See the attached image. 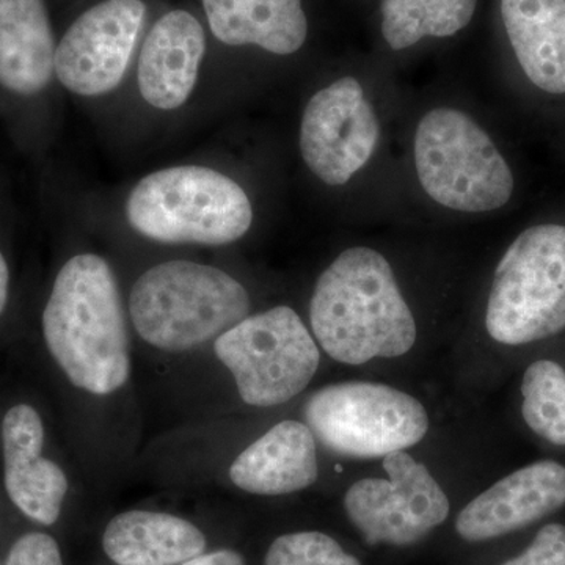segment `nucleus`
Returning a JSON list of instances; mask_svg holds the SVG:
<instances>
[{
	"label": "nucleus",
	"mask_w": 565,
	"mask_h": 565,
	"mask_svg": "<svg viewBox=\"0 0 565 565\" xmlns=\"http://www.w3.org/2000/svg\"><path fill=\"white\" fill-rule=\"evenodd\" d=\"M41 333L52 362L82 392L107 396L128 382V323L103 256L81 253L63 264L41 315Z\"/></svg>",
	"instance_id": "obj_1"
},
{
	"label": "nucleus",
	"mask_w": 565,
	"mask_h": 565,
	"mask_svg": "<svg viewBox=\"0 0 565 565\" xmlns=\"http://www.w3.org/2000/svg\"><path fill=\"white\" fill-rule=\"evenodd\" d=\"M310 322L319 348L352 366L403 356L418 337L392 264L370 247L348 248L323 270Z\"/></svg>",
	"instance_id": "obj_2"
},
{
	"label": "nucleus",
	"mask_w": 565,
	"mask_h": 565,
	"mask_svg": "<svg viewBox=\"0 0 565 565\" xmlns=\"http://www.w3.org/2000/svg\"><path fill=\"white\" fill-rule=\"evenodd\" d=\"M243 282L214 266L193 262L156 264L129 292V318L145 343L185 352L217 340L250 315Z\"/></svg>",
	"instance_id": "obj_3"
},
{
	"label": "nucleus",
	"mask_w": 565,
	"mask_h": 565,
	"mask_svg": "<svg viewBox=\"0 0 565 565\" xmlns=\"http://www.w3.org/2000/svg\"><path fill=\"white\" fill-rule=\"evenodd\" d=\"M134 232L162 244L226 245L247 234L250 199L232 178L202 166L147 174L126 202Z\"/></svg>",
	"instance_id": "obj_4"
},
{
	"label": "nucleus",
	"mask_w": 565,
	"mask_h": 565,
	"mask_svg": "<svg viewBox=\"0 0 565 565\" xmlns=\"http://www.w3.org/2000/svg\"><path fill=\"white\" fill-rule=\"evenodd\" d=\"M415 169L435 203L459 212L500 210L515 181L489 134L462 110L427 111L415 134Z\"/></svg>",
	"instance_id": "obj_5"
},
{
	"label": "nucleus",
	"mask_w": 565,
	"mask_h": 565,
	"mask_svg": "<svg viewBox=\"0 0 565 565\" xmlns=\"http://www.w3.org/2000/svg\"><path fill=\"white\" fill-rule=\"evenodd\" d=\"M497 343L525 345L565 330V226L537 225L509 245L486 310Z\"/></svg>",
	"instance_id": "obj_6"
},
{
	"label": "nucleus",
	"mask_w": 565,
	"mask_h": 565,
	"mask_svg": "<svg viewBox=\"0 0 565 565\" xmlns=\"http://www.w3.org/2000/svg\"><path fill=\"white\" fill-rule=\"evenodd\" d=\"M305 422L329 451L375 459L405 451L429 433V415L416 397L375 382H341L308 397Z\"/></svg>",
	"instance_id": "obj_7"
},
{
	"label": "nucleus",
	"mask_w": 565,
	"mask_h": 565,
	"mask_svg": "<svg viewBox=\"0 0 565 565\" xmlns=\"http://www.w3.org/2000/svg\"><path fill=\"white\" fill-rule=\"evenodd\" d=\"M214 351L232 373L237 393L253 407L294 399L318 373L321 352L292 308L248 315L214 341Z\"/></svg>",
	"instance_id": "obj_8"
},
{
	"label": "nucleus",
	"mask_w": 565,
	"mask_h": 565,
	"mask_svg": "<svg viewBox=\"0 0 565 565\" xmlns=\"http://www.w3.org/2000/svg\"><path fill=\"white\" fill-rule=\"evenodd\" d=\"M384 470L388 479L364 478L351 486L345 514L367 544H418L448 519V497L429 468L408 452L385 456Z\"/></svg>",
	"instance_id": "obj_9"
},
{
	"label": "nucleus",
	"mask_w": 565,
	"mask_h": 565,
	"mask_svg": "<svg viewBox=\"0 0 565 565\" xmlns=\"http://www.w3.org/2000/svg\"><path fill=\"white\" fill-rule=\"evenodd\" d=\"M381 125L362 84L345 76L316 93L300 121V154L323 184L344 185L373 158Z\"/></svg>",
	"instance_id": "obj_10"
},
{
	"label": "nucleus",
	"mask_w": 565,
	"mask_h": 565,
	"mask_svg": "<svg viewBox=\"0 0 565 565\" xmlns=\"http://www.w3.org/2000/svg\"><path fill=\"white\" fill-rule=\"evenodd\" d=\"M141 0H104L71 24L55 52V76L74 95H106L121 84L143 25Z\"/></svg>",
	"instance_id": "obj_11"
},
{
	"label": "nucleus",
	"mask_w": 565,
	"mask_h": 565,
	"mask_svg": "<svg viewBox=\"0 0 565 565\" xmlns=\"http://www.w3.org/2000/svg\"><path fill=\"white\" fill-rule=\"evenodd\" d=\"M46 423L31 403L11 404L0 418L3 490L10 503L41 526L61 519L70 482L46 455Z\"/></svg>",
	"instance_id": "obj_12"
},
{
	"label": "nucleus",
	"mask_w": 565,
	"mask_h": 565,
	"mask_svg": "<svg viewBox=\"0 0 565 565\" xmlns=\"http://www.w3.org/2000/svg\"><path fill=\"white\" fill-rule=\"evenodd\" d=\"M564 505V465L541 460L478 494L457 515L456 531L467 542L490 541L533 525Z\"/></svg>",
	"instance_id": "obj_13"
},
{
	"label": "nucleus",
	"mask_w": 565,
	"mask_h": 565,
	"mask_svg": "<svg viewBox=\"0 0 565 565\" xmlns=\"http://www.w3.org/2000/svg\"><path fill=\"white\" fill-rule=\"evenodd\" d=\"M206 51L200 21L184 10L163 14L141 46L137 82L141 98L159 110H177L191 98Z\"/></svg>",
	"instance_id": "obj_14"
},
{
	"label": "nucleus",
	"mask_w": 565,
	"mask_h": 565,
	"mask_svg": "<svg viewBox=\"0 0 565 565\" xmlns=\"http://www.w3.org/2000/svg\"><path fill=\"white\" fill-rule=\"evenodd\" d=\"M316 437L307 424L285 419L245 448L230 468L237 489L263 497L300 492L318 481Z\"/></svg>",
	"instance_id": "obj_15"
},
{
	"label": "nucleus",
	"mask_w": 565,
	"mask_h": 565,
	"mask_svg": "<svg viewBox=\"0 0 565 565\" xmlns=\"http://www.w3.org/2000/svg\"><path fill=\"white\" fill-rule=\"evenodd\" d=\"M55 52L44 0H0V87L39 95L55 76Z\"/></svg>",
	"instance_id": "obj_16"
},
{
	"label": "nucleus",
	"mask_w": 565,
	"mask_h": 565,
	"mask_svg": "<svg viewBox=\"0 0 565 565\" xmlns=\"http://www.w3.org/2000/svg\"><path fill=\"white\" fill-rule=\"evenodd\" d=\"M501 17L527 79L565 95V0H501Z\"/></svg>",
	"instance_id": "obj_17"
},
{
	"label": "nucleus",
	"mask_w": 565,
	"mask_h": 565,
	"mask_svg": "<svg viewBox=\"0 0 565 565\" xmlns=\"http://www.w3.org/2000/svg\"><path fill=\"white\" fill-rule=\"evenodd\" d=\"M203 7L215 39L228 46L291 55L307 41L302 0H203Z\"/></svg>",
	"instance_id": "obj_18"
},
{
	"label": "nucleus",
	"mask_w": 565,
	"mask_h": 565,
	"mask_svg": "<svg viewBox=\"0 0 565 565\" xmlns=\"http://www.w3.org/2000/svg\"><path fill=\"white\" fill-rule=\"evenodd\" d=\"M103 548L117 565H180L203 555L206 537L181 516L129 511L110 520Z\"/></svg>",
	"instance_id": "obj_19"
},
{
	"label": "nucleus",
	"mask_w": 565,
	"mask_h": 565,
	"mask_svg": "<svg viewBox=\"0 0 565 565\" xmlns=\"http://www.w3.org/2000/svg\"><path fill=\"white\" fill-rule=\"evenodd\" d=\"M478 0H382V35L394 51L426 36L456 35L473 20Z\"/></svg>",
	"instance_id": "obj_20"
},
{
	"label": "nucleus",
	"mask_w": 565,
	"mask_h": 565,
	"mask_svg": "<svg viewBox=\"0 0 565 565\" xmlns=\"http://www.w3.org/2000/svg\"><path fill=\"white\" fill-rule=\"evenodd\" d=\"M522 415L531 430L548 444L565 446V370L552 360L526 367Z\"/></svg>",
	"instance_id": "obj_21"
},
{
	"label": "nucleus",
	"mask_w": 565,
	"mask_h": 565,
	"mask_svg": "<svg viewBox=\"0 0 565 565\" xmlns=\"http://www.w3.org/2000/svg\"><path fill=\"white\" fill-rule=\"evenodd\" d=\"M264 565H362L330 535L300 531L280 535L267 550Z\"/></svg>",
	"instance_id": "obj_22"
},
{
	"label": "nucleus",
	"mask_w": 565,
	"mask_h": 565,
	"mask_svg": "<svg viewBox=\"0 0 565 565\" xmlns=\"http://www.w3.org/2000/svg\"><path fill=\"white\" fill-rule=\"evenodd\" d=\"M3 565H63L57 541L47 533L31 531L11 545Z\"/></svg>",
	"instance_id": "obj_23"
},
{
	"label": "nucleus",
	"mask_w": 565,
	"mask_h": 565,
	"mask_svg": "<svg viewBox=\"0 0 565 565\" xmlns=\"http://www.w3.org/2000/svg\"><path fill=\"white\" fill-rule=\"evenodd\" d=\"M503 565H565V526L542 527L522 555Z\"/></svg>",
	"instance_id": "obj_24"
},
{
	"label": "nucleus",
	"mask_w": 565,
	"mask_h": 565,
	"mask_svg": "<svg viewBox=\"0 0 565 565\" xmlns=\"http://www.w3.org/2000/svg\"><path fill=\"white\" fill-rule=\"evenodd\" d=\"M180 565H245L244 557L233 550H218V552L207 553L185 561Z\"/></svg>",
	"instance_id": "obj_25"
},
{
	"label": "nucleus",
	"mask_w": 565,
	"mask_h": 565,
	"mask_svg": "<svg viewBox=\"0 0 565 565\" xmlns=\"http://www.w3.org/2000/svg\"><path fill=\"white\" fill-rule=\"evenodd\" d=\"M10 297V269L6 256L0 252V316L6 311Z\"/></svg>",
	"instance_id": "obj_26"
}]
</instances>
